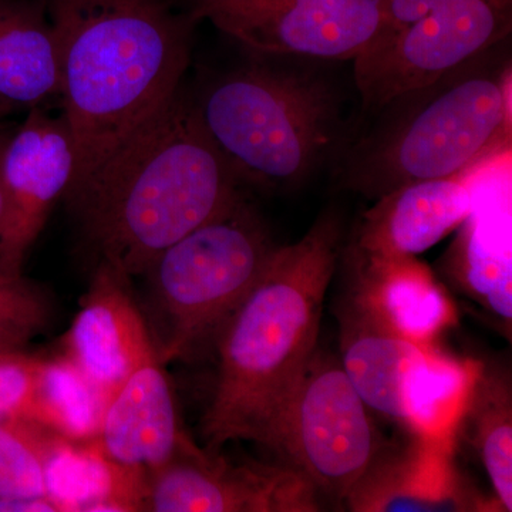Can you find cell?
<instances>
[{"instance_id": "8fae6325", "label": "cell", "mask_w": 512, "mask_h": 512, "mask_svg": "<svg viewBox=\"0 0 512 512\" xmlns=\"http://www.w3.org/2000/svg\"><path fill=\"white\" fill-rule=\"evenodd\" d=\"M76 154L64 116L30 107L2 160L3 215L0 221V272L23 274L30 248L50 211L72 184Z\"/></svg>"}, {"instance_id": "5bb4252c", "label": "cell", "mask_w": 512, "mask_h": 512, "mask_svg": "<svg viewBox=\"0 0 512 512\" xmlns=\"http://www.w3.org/2000/svg\"><path fill=\"white\" fill-rule=\"evenodd\" d=\"M164 363L138 366L104 407L96 444L104 456L148 477L174 458L197 450L181 429Z\"/></svg>"}, {"instance_id": "4316f807", "label": "cell", "mask_w": 512, "mask_h": 512, "mask_svg": "<svg viewBox=\"0 0 512 512\" xmlns=\"http://www.w3.org/2000/svg\"><path fill=\"white\" fill-rule=\"evenodd\" d=\"M0 512H59L49 497L0 498Z\"/></svg>"}, {"instance_id": "9c48e42d", "label": "cell", "mask_w": 512, "mask_h": 512, "mask_svg": "<svg viewBox=\"0 0 512 512\" xmlns=\"http://www.w3.org/2000/svg\"><path fill=\"white\" fill-rule=\"evenodd\" d=\"M389 0H194L191 12L252 52L355 60L375 39Z\"/></svg>"}, {"instance_id": "2e32d148", "label": "cell", "mask_w": 512, "mask_h": 512, "mask_svg": "<svg viewBox=\"0 0 512 512\" xmlns=\"http://www.w3.org/2000/svg\"><path fill=\"white\" fill-rule=\"evenodd\" d=\"M471 177L417 181L377 198L350 249L376 258L423 254L470 217L476 205Z\"/></svg>"}, {"instance_id": "44dd1931", "label": "cell", "mask_w": 512, "mask_h": 512, "mask_svg": "<svg viewBox=\"0 0 512 512\" xmlns=\"http://www.w3.org/2000/svg\"><path fill=\"white\" fill-rule=\"evenodd\" d=\"M448 251L447 269L461 292L480 303L508 330L512 320L510 234L507 225L474 205Z\"/></svg>"}, {"instance_id": "4fadbf2b", "label": "cell", "mask_w": 512, "mask_h": 512, "mask_svg": "<svg viewBox=\"0 0 512 512\" xmlns=\"http://www.w3.org/2000/svg\"><path fill=\"white\" fill-rule=\"evenodd\" d=\"M130 281L97 262L89 291L63 339V355L92 380L106 403L138 366L158 356Z\"/></svg>"}, {"instance_id": "9a60e30c", "label": "cell", "mask_w": 512, "mask_h": 512, "mask_svg": "<svg viewBox=\"0 0 512 512\" xmlns=\"http://www.w3.org/2000/svg\"><path fill=\"white\" fill-rule=\"evenodd\" d=\"M346 299L382 328L400 338L436 345L458 315L447 289L416 256L376 258L349 251Z\"/></svg>"}, {"instance_id": "cb8c5ba5", "label": "cell", "mask_w": 512, "mask_h": 512, "mask_svg": "<svg viewBox=\"0 0 512 512\" xmlns=\"http://www.w3.org/2000/svg\"><path fill=\"white\" fill-rule=\"evenodd\" d=\"M52 434L29 420L0 421V498L47 497L45 463Z\"/></svg>"}, {"instance_id": "f1b7e54d", "label": "cell", "mask_w": 512, "mask_h": 512, "mask_svg": "<svg viewBox=\"0 0 512 512\" xmlns=\"http://www.w3.org/2000/svg\"><path fill=\"white\" fill-rule=\"evenodd\" d=\"M16 109H18V107L13 106L12 103L3 100L2 97H0V121L6 119V117L10 116V114H12Z\"/></svg>"}, {"instance_id": "7c38bea8", "label": "cell", "mask_w": 512, "mask_h": 512, "mask_svg": "<svg viewBox=\"0 0 512 512\" xmlns=\"http://www.w3.org/2000/svg\"><path fill=\"white\" fill-rule=\"evenodd\" d=\"M402 446L387 444L342 507L355 512H498L456 461V441L407 434Z\"/></svg>"}, {"instance_id": "d6986e66", "label": "cell", "mask_w": 512, "mask_h": 512, "mask_svg": "<svg viewBox=\"0 0 512 512\" xmlns=\"http://www.w3.org/2000/svg\"><path fill=\"white\" fill-rule=\"evenodd\" d=\"M59 94V55L46 0H0V97L30 109Z\"/></svg>"}, {"instance_id": "7402d4cb", "label": "cell", "mask_w": 512, "mask_h": 512, "mask_svg": "<svg viewBox=\"0 0 512 512\" xmlns=\"http://www.w3.org/2000/svg\"><path fill=\"white\" fill-rule=\"evenodd\" d=\"M478 360L458 359L429 346L410 373L403 390L404 433L434 440L456 441Z\"/></svg>"}, {"instance_id": "277c9868", "label": "cell", "mask_w": 512, "mask_h": 512, "mask_svg": "<svg viewBox=\"0 0 512 512\" xmlns=\"http://www.w3.org/2000/svg\"><path fill=\"white\" fill-rule=\"evenodd\" d=\"M501 45L377 109L375 126L340 157V187L376 201L402 185L473 175L510 147L511 62Z\"/></svg>"}, {"instance_id": "6da1fadb", "label": "cell", "mask_w": 512, "mask_h": 512, "mask_svg": "<svg viewBox=\"0 0 512 512\" xmlns=\"http://www.w3.org/2000/svg\"><path fill=\"white\" fill-rule=\"evenodd\" d=\"M184 87L67 190L97 262L134 278L242 195Z\"/></svg>"}, {"instance_id": "8992f818", "label": "cell", "mask_w": 512, "mask_h": 512, "mask_svg": "<svg viewBox=\"0 0 512 512\" xmlns=\"http://www.w3.org/2000/svg\"><path fill=\"white\" fill-rule=\"evenodd\" d=\"M278 245L244 194L164 249L148 268L164 365L191 355L221 330L264 274Z\"/></svg>"}, {"instance_id": "30bf717a", "label": "cell", "mask_w": 512, "mask_h": 512, "mask_svg": "<svg viewBox=\"0 0 512 512\" xmlns=\"http://www.w3.org/2000/svg\"><path fill=\"white\" fill-rule=\"evenodd\" d=\"M322 497L289 464L232 461L220 453L191 451L151 474L144 511L318 512Z\"/></svg>"}, {"instance_id": "e0dca14e", "label": "cell", "mask_w": 512, "mask_h": 512, "mask_svg": "<svg viewBox=\"0 0 512 512\" xmlns=\"http://www.w3.org/2000/svg\"><path fill=\"white\" fill-rule=\"evenodd\" d=\"M338 318L343 370L369 409L400 427L404 386L429 346L394 335L346 298Z\"/></svg>"}, {"instance_id": "83f0119b", "label": "cell", "mask_w": 512, "mask_h": 512, "mask_svg": "<svg viewBox=\"0 0 512 512\" xmlns=\"http://www.w3.org/2000/svg\"><path fill=\"white\" fill-rule=\"evenodd\" d=\"M13 130H8L6 127L0 126V221H2L3 215V190H2V160L3 154H5V148L8 146L10 136H12Z\"/></svg>"}, {"instance_id": "ac0fdd59", "label": "cell", "mask_w": 512, "mask_h": 512, "mask_svg": "<svg viewBox=\"0 0 512 512\" xmlns=\"http://www.w3.org/2000/svg\"><path fill=\"white\" fill-rule=\"evenodd\" d=\"M47 497L59 511H144L147 477L113 463L93 441L53 433L45 463Z\"/></svg>"}, {"instance_id": "7a4b0ae2", "label": "cell", "mask_w": 512, "mask_h": 512, "mask_svg": "<svg viewBox=\"0 0 512 512\" xmlns=\"http://www.w3.org/2000/svg\"><path fill=\"white\" fill-rule=\"evenodd\" d=\"M46 9L76 154L70 190L183 86L198 19L171 0H46Z\"/></svg>"}, {"instance_id": "5b68a950", "label": "cell", "mask_w": 512, "mask_h": 512, "mask_svg": "<svg viewBox=\"0 0 512 512\" xmlns=\"http://www.w3.org/2000/svg\"><path fill=\"white\" fill-rule=\"evenodd\" d=\"M202 123L242 184L291 190L339 146L340 100L323 77L251 63L198 101Z\"/></svg>"}, {"instance_id": "3957f363", "label": "cell", "mask_w": 512, "mask_h": 512, "mask_svg": "<svg viewBox=\"0 0 512 512\" xmlns=\"http://www.w3.org/2000/svg\"><path fill=\"white\" fill-rule=\"evenodd\" d=\"M342 228L323 215L298 242L278 247L217 340L214 393L202 419L205 450L231 441L271 447L293 390L316 349Z\"/></svg>"}, {"instance_id": "d4e9b609", "label": "cell", "mask_w": 512, "mask_h": 512, "mask_svg": "<svg viewBox=\"0 0 512 512\" xmlns=\"http://www.w3.org/2000/svg\"><path fill=\"white\" fill-rule=\"evenodd\" d=\"M52 303L47 293L23 274L0 272V360L22 355L49 326Z\"/></svg>"}, {"instance_id": "603a6c76", "label": "cell", "mask_w": 512, "mask_h": 512, "mask_svg": "<svg viewBox=\"0 0 512 512\" xmlns=\"http://www.w3.org/2000/svg\"><path fill=\"white\" fill-rule=\"evenodd\" d=\"M106 400L66 355L43 357L29 421L67 440L93 441Z\"/></svg>"}, {"instance_id": "ba28073f", "label": "cell", "mask_w": 512, "mask_h": 512, "mask_svg": "<svg viewBox=\"0 0 512 512\" xmlns=\"http://www.w3.org/2000/svg\"><path fill=\"white\" fill-rule=\"evenodd\" d=\"M340 360L316 349L286 404L269 450L339 505L382 454L375 417Z\"/></svg>"}, {"instance_id": "52a82bcc", "label": "cell", "mask_w": 512, "mask_h": 512, "mask_svg": "<svg viewBox=\"0 0 512 512\" xmlns=\"http://www.w3.org/2000/svg\"><path fill=\"white\" fill-rule=\"evenodd\" d=\"M511 32L512 0H389L375 39L353 60L363 109L433 83Z\"/></svg>"}, {"instance_id": "ffe728a7", "label": "cell", "mask_w": 512, "mask_h": 512, "mask_svg": "<svg viewBox=\"0 0 512 512\" xmlns=\"http://www.w3.org/2000/svg\"><path fill=\"white\" fill-rule=\"evenodd\" d=\"M512 383L503 362L478 360L456 429L481 464L498 503L512 510Z\"/></svg>"}, {"instance_id": "484cf974", "label": "cell", "mask_w": 512, "mask_h": 512, "mask_svg": "<svg viewBox=\"0 0 512 512\" xmlns=\"http://www.w3.org/2000/svg\"><path fill=\"white\" fill-rule=\"evenodd\" d=\"M42 360L28 352L0 360V421L29 420Z\"/></svg>"}]
</instances>
